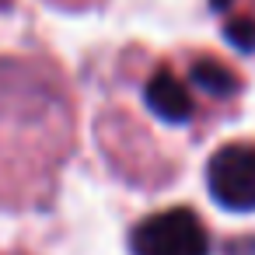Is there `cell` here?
<instances>
[{
	"instance_id": "obj_1",
	"label": "cell",
	"mask_w": 255,
	"mask_h": 255,
	"mask_svg": "<svg viewBox=\"0 0 255 255\" xmlns=\"http://www.w3.org/2000/svg\"><path fill=\"white\" fill-rule=\"evenodd\" d=\"M129 248L133 255H210V238L192 210L175 206L140 220L129 234Z\"/></svg>"
},
{
	"instance_id": "obj_4",
	"label": "cell",
	"mask_w": 255,
	"mask_h": 255,
	"mask_svg": "<svg viewBox=\"0 0 255 255\" xmlns=\"http://www.w3.org/2000/svg\"><path fill=\"white\" fill-rule=\"evenodd\" d=\"M192 81H196L199 88L213 91V95H231V91H234V77H231L224 67L210 63V60H199V63L192 67Z\"/></svg>"
},
{
	"instance_id": "obj_3",
	"label": "cell",
	"mask_w": 255,
	"mask_h": 255,
	"mask_svg": "<svg viewBox=\"0 0 255 255\" xmlns=\"http://www.w3.org/2000/svg\"><path fill=\"white\" fill-rule=\"evenodd\" d=\"M147 105L154 116H161L164 123H185L192 116V98L185 91V84L168 74V70H157L150 81H147V91H143Z\"/></svg>"
},
{
	"instance_id": "obj_2",
	"label": "cell",
	"mask_w": 255,
	"mask_h": 255,
	"mask_svg": "<svg viewBox=\"0 0 255 255\" xmlns=\"http://www.w3.org/2000/svg\"><path fill=\"white\" fill-rule=\"evenodd\" d=\"M210 196L234 213L255 210V143H227L206 164Z\"/></svg>"
}]
</instances>
